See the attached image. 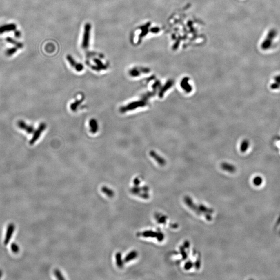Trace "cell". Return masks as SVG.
<instances>
[{"label": "cell", "instance_id": "1", "mask_svg": "<svg viewBox=\"0 0 280 280\" xmlns=\"http://www.w3.org/2000/svg\"><path fill=\"white\" fill-rule=\"evenodd\" d=\"M277 34H278V32L277 30L274 28L271 29L268 31L265 39L261 43V48L263 49V50H267L268 49H270L271 47L272 46L273 42L274 41V39H275V37H277Z\"/></svg>", "mask_w": 280, "mask_h": 280}, {"label": "cell", "instance_id": "2", "mask_svg": "<svg viewBox=\"0 0 280 280\" xmlns=\"http://www.w3.org/2000/svg\"><path fill=\"white\" fill-rule=\"evenodd\" d=\"M91 25L90 23H86L84 27V34L81 42V48L84 49H87L89 46L90 37V31Z\"/></svg>", "mask_w": 280, "mask_h": 280}, {"label": "cell", "instance_id": "3", "mask_svg": "<svg viewBox=\"0 0 280 280\" xmlns=\"http://www.w3.org/2000/svg\"><path fill=\"white\" fill-rule=\"evenodd\" d=\"M184 200L185 204H186L187 206H188L189 208L192 210V211H193L194 213H196L198 215H200V216L204 215V213L200 211L199 207L197 206L196 204H194L192 198H190L189 196H186L185 197Z\"/></svg>", "mask_w": 280, "mask_h": 280}, {"label": "cell", "instance_id": "4", "mask_svg": "<svg viewBox=\"0 0 280 280\" xmlns=\"http://www.w3.org/2000/svg\"><path fill=\"white\" fill-rule=\"evenodd\" d=\"M46 128V125L45 123H41L39 125V128L37 130L35 131L34 134H33V135L32 137V139L30 141L29 143L30 145H33L35 142L37 140H39V139L41 136V134H42V133L44 131Z\"/></svg>", "mask_w": 280, "mask_h": 280}, {"label": "cell", "instance_id": "5", "mask_svg": "<svg viewBox=\"0 0 280 280\" xmlns=\"http://www.w3.org/2000/svg\"><path fill=\"white\" fill-rule=\"evenodd\" d=\"M17 124L20 129L25 131L28 134H31L34 131V128L32 126L28 125L24 121H18Z\"/></svg>", "mask_w": 280, "mask_h": 280}, {"label": "cell", "instance_id": "6", "mask_svg": "<svg viewBox=\"0 0 280 280\" xmlns=\"http://www.w3.org/2000/svg\"><path fill=\"white\" fill-rule=\"evenodd\" d=\"M15 228L14 224H10L8 226L7 231H6V236H5V240L4 241V243L5 245H7L8 243L10 242L12 234H13L14 230H15Z\"/></svg>", "mask_w": 280, "mask_h": 280}, {"label": "cell", "instance_id": "7", "mask_svg": "<svg viewBox=\"0 0 280 280\" xmlns=\"http://www.w3.org/2000/svg\"><path fill=\"white\" fill-rule=\"evenodd\" d=\"M66 58L68 59V61H69V63L71 66L72 67H73L74 69L76 70L77 71H81V70L83 69V66L81 63H78L76 62L74 59L72 58L71 56L68 55L66 57Z\"/></svg>", "mask_w": 280, "mask_h": 280}, {"label": "cell", "instance_id": "8", "mask_svg": "<svg viewBox=\"0 0 280 280\" xmlns=\"http://www.w3.org/2000/svg\"><path fill=\"white\" fill-rule=\"evenodd\" d=\"M16 25L13 23L3 25L0 27V34H3L6 32H10L11 31H14L16 29Z\"/></svg>", "mask_w": 280, "mask_h": 280}, {"label": "cell", "instance_id": "9", "mask_svg": "<svg viewBox=\"0 0 280 280\" xmlns=\"http://www.w3.org/2000/svg\"><path fill=\"white\" fill-rule=\"evenodd\" d=\"M221 167L223 169L229 173H234L236 171V168L233 165L227 162H224L221 165Z\"/></svg>", "mask_w": 280, "mask_h": 280}, {"label": "cell", "instance_id": "10", "mask_svg": "<svg viewBox=\"0 0 280 280\" xmlns=\"http://www.w3.org/2000/svg\"><path fill=\"white\" fill-rule=\"evenodd\" d=\"M150 155L153 158L155 159V160L157 161V162L159 164L160 166H165V164H166V161H165V159L161 157H160L159 155H157L156 152H154L152 151V152H150Z\"/></svg>", "mask_w": 280, "mask_h": 280}, {"label": "cell", "instance_id": "11", "mask_svg": "<svg viewBox=\"0 0 280 280\" xmlns=\"http://www.w3.org/2000/svg\"><path fill=\"white\" fill-rule=\"evenodd\" d=\"M274 82L271 84L270 88L273 90H276L280 88V74L275 76L274 78Z\"/></svg>", "mask_w": 280, "mask_h": 280}, {"label": "cell", "instance_id": "12", "mask_svg": "<svg viewBox=\"0 0 280 280\" xmlns=\"http://www.w3.org/2000/svg\"><path fill=\"white\" fill-rule=\"evenodd\" d=\"M6 41L8 43H10V44L15 45V46L17 47L18 48H22V47H23V45H22V43L17 42V41H15V40L12 39L10 38V37L6 38Z\"/></svg>", "mask_w": 280, "mask_h": 280}, {"label": "cell", "instance_id": "13", "mask_svg": "<svg viewBox=\"0 0 280 280\" xmlns=\"http://www.w3.org/2000/svg\"><path fill=\"white\" fill-rule=\"evenodd\" d=\"M181 86L182 88L184 89V90H186L187 92H190L192 90V87L189 86V84H188V81H183L181 83Z\"/></svg>", "mask_w": 280, "mask_h": 280}, {"label": "cell", "instance_id": "14", "mask_svg": "<svg viewBox=\"0 0 280 280\" xmlns=\"http://www.w3.org/2000/svg\"><path fill=\"white\" fill-rule=\"evenodd\" d=\"M250 143L248 140H244L241 143V150L242 152H245L248 149Z\"/></svg>", "mask_w": 280, "mask_h": 280}, {"label": "cell", "instance_id": "15", "mask_svg": "<svg viewBox=\"0 0 280 280\" xmlns=\"http://www.w3.org/2000/svg\"><path fill=\"white\" fill-rule=\"evenodd\" d=\"M263 182V178L261 177H259V176L256 177L253 179L254 184L255 185V186H261V184H262Z\"/></svg>", "mask_w": 280, "mask_h": 280}, {"label": "cell", "instance_id": "16", "mask_svg": "<svg viewBox=\"0 0 280 280\" xmlns=\"http://www.w3.org/2000/svg\"><path fill=\"white\" fill-rule=\"evenodd\" d=\"M18 48L15 47H13V48H10V49H8L6 52V54L8 56H12L14 54H15V53L17 51Z\"/></svg>", "mask_w": 280, "mask_h": 280}, {"label": "cell", "instance_id": "17", "mask_svg": "<svg viewBox=\"0 0 280 280\" xmlns=\"http://www.w3.org/2000/svg\"><path fill=\"white\" fill-rule=\"evenodd\" d=\"M156 219H157V221L159 223H162V224L166 223V221H167V217L162 215L160 216L159 215H157V216H156Z\"/></svg>", "mask_w": 280, "mask_h": 280}, {"label": "cell", "instance_id": "18", "mask_svg": "<svg viewBox=\"0 0 280 280\" xmlns=\"http://www.w3.org/2000/svg\"><path fill=\"white\" fill-rule=\"evenodd\" d=\"M11 250L13 253H18L19 251V248L17 244L13 243L11 244Z\"/></svg>", "mask_w": 280, "mask_h": 280}, {"label": "cell", "instance_id": "19", "mask_svg": "<svg viewBox=\"0 0 280 280\" xmlns=\"http://www.w3.org/2000/svg\"><path fill=\"white\" fill-rule=\"evenodd\" d=\"M142 235L144 237H155L156 236H158V234H157V233H155L154 232H152V231H146V232H144V233H143Z\"/></svg>", "mask_w": 280, "mask_h": 280}, {"label": "cell", "instance_id": "20", "mask_svg": "<svg viewBox=\"0 0 280 280\" xmlns=\"http://www.w3.org/2000/svg\"><path fill=\"white\" fill-rule=\"evenodd\" d=\"M97 122L94 120H91L90 122L91 128H92V131H93V132H95L97 129Z\"/></svg>", "mask_w": 280, "mask_h": 280}, {"label": "cell", "instance_id": "21", "mask_svg": "<svg viewBox=\"0 0 280 280\" xmlns=\"http://www.w3.org/2000/svg\"><path fill=\"white\" fill-rule=\"evenodd\" d=\"M136 256H137V253L135 252H133L130 253V254H129V255H128V256L126 257V261H130L131 259L135 258Z\"/></svg>", "mask_w": 280, "mask_h": 280}, {"label": "cell", "instance_id": "22", "mask_svg": "<svg viewBox=\"0 0 280 280\" xmlns=\"http://www.w3.org/2000/svg\"><path fill=\"white\" fill-rule=\"evenodd\" d=\"M55 275H56V276L57 278H58V279H61L62 278V277L60 276V271H59V270H57L55 271Z\"/></svg>", "mask_w": 280, "mask_h": 280}, {"label": "cell", "instance_id": "23", "mask_svg": "<svg viewBox=\"0 0 280 280\" xmlns=\"http://www.w3.org/2000/svg\"><path fill=\"white\" fill-rule=\"evenodd\" d=\"M181 253H182L183 257L184 258H186V253L185 252L184 250V248H181Z\"/></svg>", "mask_w": 280, "mask_h": 280}, {"label": "cell", "instance_id": "24", "mask_svg": "<svg viewBox=\"0 0 280 280\" xmlns=\"http://www.w3.org/2000/svg\"><path fill=\"white\" fill-rule=\"evenodd\" d=\"M192 267V264L191 263H187L186 265L185 266V268L187 269V270H188L189 269L191 268Z\"/></svg>", "mask_w": 280, "mask_h": 280}, {"label": "cell", "instance_id": "25", "mask_svg": "<svg viewBox=\"0 0 280 280\" xmlns=\"http://www.w3.org/2000/svg\"><path fill=\"white\" fill-rule=\"evenodd\" d=\"M15 36H16V37H20V35H21V33H20L19 31H15Z\"/></svg>", "mask_w": 280, "mask_h": 280}, {"label": "cell", "instance_id": "26", "mask_svg": "<svg viewBox=\"0 0 280 280\" xmlns=\"http://www.w3.org/2000/svg\"><path fill=\"white\" fill-rule=\"evenodd\" d=\"M2 271L0 270V278L2 277Z\"/></svg>", "mask_w": 280, "mask_h": 280}]
</instances>
